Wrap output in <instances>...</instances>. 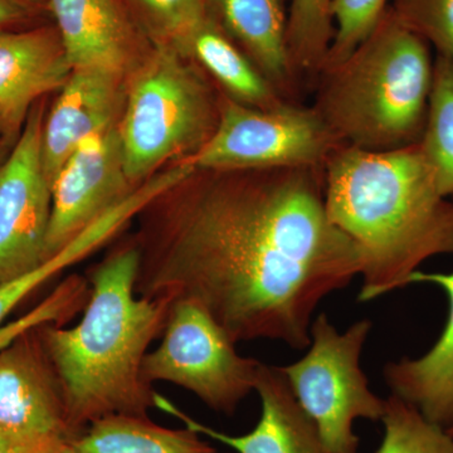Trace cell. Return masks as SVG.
<instances>
[{
    "label": "cell",
    "instance_id": "cell-1",
    "mask_svg": "<svg viewBox=\"0 0 453 453\" xmlns=\"http://www.w3.org/2000/svg\"><path fill=\"white\" fill-rule=\"evenodd\" d=\"M201 172L169 192L154 243L138 249L136 295L195 301L235 344L308 348L321 301L362 273L327 217L325 165Z\"/></svg>",
    "mask_w": 453,
    "mask_h": 453
},
{
    "label": "cell",
    "instance_id": "cell-2",
    "mask_svg": "<svg viewBox=\"0 0 453 453\" xmlns=\"http://www.w3.org/2000/svg\"><path fill=\"white\" fill-rule=\"evenodd\" d=\"M325 208L359 250L360 303L404 288L426 259L453 253V202L438 190L419 142L339 148L325 163Z\"/></svg>",
    "mask_w": 453,
    "mask_h": 453
},
{
    "label": "cell",
    "instance_id": "cell-3",
    "mask_svg": "<svg viewBox=\"0 0 453 453\" xmlns=\"http://www.w3.org/2000/svg\"><path fill=\"white\" fill-rule=\"evenodd\" d=\"M139 262L136 246L111 253L89 276L79 324L40 327L77 434L105 417H149L155 408L157 392L142 375V363L163 335L173 301L136 295Z\"/></svg>",
    "mask_w": 453,
    "mask_h": 453
},
{
    "label": "cell",
    "instance_id": "cell-4",
    "mask_svg": "<svg viewBox=\"0 0 453 453\" xmlns=\"http://www.w3.org/2000/svg\"><path fill=\"white\" fill-rule=\"evenodd\" d=\"M429 43L389 8L344 61L319 73L315 111L342 145L389 151L421 142L434 81Z\"/></svg>",
    "mask_w": 453,
    "mask_h": 453
},
{
    "label": "cell",
    "instance_id": "cell-5",
    "mask_svg": "<svg viewBox=\"0 0 453 453\" xmlns=\"http://www.w3.org/2000/svg\"><path fill=\"white\" fill-rule=\"evenodd\" d=\"M219 118L201 73L177 50H157L134 80L118 124L130 183L139 186L169 157L195 154Z\"/></svg>",
    "mask_w": 453,
    "mask_h": 453
},
{
    "label": "cell",
    "instance_id": "cell-6",
    "mask_svg": "<svg viewBox=\"0 0 453 453\" xmlns=\"http://www.w3.org/2000/svg\"><path fill=\"white\" fill-rule=\"evenodd\" d=\"M372 326L365 319L340 333L326 315L319 314L310 327L308 353L279 366L297 403L338 453H357L354 425L357 419L380 421L386 411V399L372 392L360 368Z\"/></svg>",
    "mask_w": 453,
    "mask_h": 453
},
{
    "label": "cell",
    "instance_id": "cell-7",
    "mask_svg": "<svg viewBox=\"0 0 453 453\" xmlns=\"http://www.w3.org/2000/svg\"><path fill=\"white\" fill-rule=\"evenodd\" d=\"M262 363L240 356L235 342L203 306L173 301L159 347L146 354L142 375L149 384L181 387L216 412L232 416L256 388Z\"/></svg>",
    "mask_w": 453,
    "mask_h": 453
},
{
    "label": "cell",
    "instance_id": "cell-8",
    "mask_svg": "<svg viewBox=\"0 0 453 453\" xmlns=\"http://www.w3.org/2000/svg\"><path fill=\"white\" fill-rule=\"evenodd\" d=\"M342 146L314 107L258 109L228 98L211 138L188 160L196 170L323 166Z\"/></svg>",
    "mask_w": 453,
    "mask_h": 453
},
{
    "label": "cell",
    "instance_id": "cell-9",
    "mask_svg": "<svg viewBox=\"0 0 453 453\" xmlns=\"http://www.w3.org/2000/svg\"><path fill=\"white\" fill-rule=\"evenodd\" d=\"M43 122L42 112L33 111L0 165V285L44 261L50 186L42 157Z\"/></svg>",
    "mask_w": 453,
    "mask_h": 453
},
{
    "label": "cell",
    "instance_id": "cell-10",
    "mask_svg": "<svg viewBox=\"0 0 453 453\" xmlns=\"http://www.w3.org/2000/svg\"><path fill=\"white\" fill-rule=\"evenodd\" d=\"M135 187L125 172L116 122L83 139L50 183V217L44 261L121 202Z\"/></svg>",
    "mask_w": 453,
    "mask_h": 453
},
{
    "label": "cell",
    "instance_id": "cell-11",
    "mask_svg": "<svg viewBox=\"0 0 453 453\" xmlns=\"http://www.w3.org/2000/svg\"><path fill=\"white\" fill-rule=\"evenodd\" d=\"M40 327L0 349V440L64 442L77 436Z\"/></svg>",
    "mask_w": 453,
    "mask_h": 453
},
{
    "label": "cell",
    "instance_id": "cell-12",
    "mask_svg": "<svg viewBox=\"0 0 453 453\" xmlns=\"http://www.w3.org/2000/svg\"><path fill=\"white\" fill-rule=\"evenodd\" d=\"M255 392L261 401V416L249 434L231 436L196 421L159 393L155 408L175 417L201 436L231 447L235 453H338L325 443L320 432L292 395L279 366L262 363Z\"/></svg>",
    "mask_w": 453,
    "mask_h": 453
},
{
    "label": "cell",
    "instance_id": "cell-13",
    "mask_svg": "<svg viewBox=\"0 0 453 453\" xmlns=\"http://www.w3.org/2000/svg\"><path fill=\"white\" fill-rule=\"evenodd\" d=\"M121 76L77 68L59 92L42 133V157L50 186L65 159L91 134L115 124Z\"/></svg>",
    "mask_w": 453,
    "mask_h": 453
},
{
    "label": "cell",
    "instance_id": "cell-14",
    "mask_svg": "<svg viewBox=\"0 0 453 453\" xmlns=\"http://www.w3.org/2000/svg\"><path fill=\"white\" fill-rule=\"evenodd\" d=\"M73 71L58 31H0V113L7 129L25 120L37 98L64 88Z\"/></svg>",
    "mask_w": 453,
    "mask_h": 453
},
{
    "label": "cell",
    "instance_id": "cell-15",
    "mask_svg": "<svg viewBox=\"0 0 453 453\" xmlns=\"http://www.w3.org/2000/svg\"><path fill=\"white\" fill-rule=\"evenodd\" d=\"M50 4L73 70L96 68L122 76L134 40L118 0H50Z\"/></svg>",
    "mask_w": 453,
    "mask_h": 453
},
{
    "label": "cell",
    "instance_id": "cell-16",
    "mask_svg": "<svg viewBox=\"0 0 453 453\" xmlns=\"http://www.w3.org/2000/svg\"><path fill=\"white\" fill-rule=\"evenodd\" d=\"M441 286L449 297V314L442 335L434 348L418 359L389 363L384 380L392 395L413 405L428 421L443 428L453 425V273H426L416 271L410 283Z\"/></svg>",
    "mask_w": 453,
    "mask_h": 453
},
{
    "label": "cell",
    "instance_id": "cell-17",
    "mask_svg": "<svg viewBox=\"0 0 453 453\" xmlns=\"http://www.w3.org/2000/svg\"><path fill=\"white\" fill-rule=\"evenodd\" d=\"M226 32L240 42L253 65L276 91L290 92L295 73L286 44L281 0H208Z\"/></svg>",
    "mask_w": 453,
    "mask_h": 453
},
{
    "label": "cell",
    "instance_id": "cell-18",
    "mask_svg": "<svg viewBox=\"0 0 453 453\" xmlns=\"http://www.w3.org/2000/svg\"><path fill=\"white\" fill-rule=\"evenodd\" d=\"M50 453H217L189 428L162 427L149 417L110 416L98 419Z\"/></svg>",
    "mask_w": 453,
    "mask_h": 453
},
{
    "label": "cell",
    "instance_id": "cell-19",
    "mask_svg": "<svg viewBox=\"0 0 453 453\" xmlns=\"http://www.w3.org/2000/svg\"><path fill=\"white\" fill-rule=\"evenodd\" d=\"M189 50L231 95L232 100L258 109H273L285 101L266 77L208 17L188 41Z\"/></svg>",
    "mask_w": 453,
    "mask_h": 453
},
{
    "label": "cell",
    "instance_id": "cell-20",
    "mask_svg": "<svg viewBox=\"0 0 453 453\" xmlns=\"http://www.w3.org/2000/svg\"><path fill=\"white\" fill-rule=\"evenodd\" d=\"M419 146L441 195L453 196V62L446 57L437 55L434 61L427 121Z\"/></svg>",
    "mask_w": 453,
    "mask_h": 453
},
{
    "label": "cell",
    "instance_id": "cell-21",
    "mask_svg": "<svg viewBox=\"0 0 453 453\" xmlns=\"http://www.w3.org/2000/svg\"><path fill=\"white\" fill-rule=\"evenodd\" d=\"M333 0H292L286 44L294 73H319L334 37Z\"/></svg>",
    "mask_w": 453,
    "mask_h": 453
},
{
    "label": "cell",
    "instance_id": "cell-22",
    "mask_svg": "<svg viewBox=\"0 0 453 453\" xmlns=\"http://www.w3.org/2000/svg\"><path fill=\"white\" fill-rule=\"evenodd\" d=\"M384 436L375 453H453L447 428L428 421L416 407L390 395L380 419Z\"/></svg>",
    "mask_w": 453,
    "mask_h": 453
},
{
    "label": "cell",
    "instance_id": "cell-23",
    "mask_svg": "<svg viewBox=\"0 0 453 453\" xmlns=\"http://www.w3.org/2000/svg\"><path fill=\"white\" fill-rule=\"evenodd\" d=\"M88 296V280L79 275L68 276L27 314L0 326V349L35 327L49 324L65 325L73 320L85 309Z\"/></svg>",
    "mask_w": 453,
    "mask_h": 453
},
{
    "label": "cell",
    "instance_id": "cell-24",
    "mask_svg": "<svg viewBox=\"0 0 453 453\" xmlns=\"http://www.w3.org/2000/svg\"><path fill=\"white\" fill-rule=\"evenodd\" d=\"M386 4L387 0H333L335 28L320 71L340 64L356 50L380 22Z\"/></svg>",
    "mask_w": 453,
    "mask_h": 453
},
{
    "label": "cell",
    "instance_id": "cell-25",
    "mask_svg": "<svg viewBox=\"0 0 453 453\" xmlns=\"http://www.w3.org/2000/svg\"><path fill=\"white\" fill-rule=\"evenodd\" d=\"M393 16L453 62V0H393Z\"/></svg>",
    "mask_w": 453,
    "mask_h": 453
},
{
    "label": "cell",
    "instance_id": "cell-26",
    "mask_svg": "<svg viewBox=\"0 0 453 453\" xmlns=\"http://www.w3.org/2000/svg\"><path fill=\"white\" fill-rule=\"evenodd\" d=\"M160 27L186 47L208 19V0H138Z\"/></svg>",
    "mask_w": 453,
    "mask_h": 453
},
{
    "label": "cell",
    "instance_id": "cell-27",
    "mask_svg": "<svg viewBox=\"0 0 453 453\" xmlns=\"http://www.w3.org/2000/svg\"><path fill=\"white\" fill-rule=\"evenodd\" d=\"M26 14V3L20 0H0V31L13 25Z\"/></svg>",
    "mask_w": 453,
    "mask_h": 453
},
{
    "label": "cell",
    "instance_id": "cell-28",
    "mask_svg": "<svg viewBox=\"0 0 453 453\" xmlns=\"http://www.w3.org/2000/svg\"><path fill=\"white\" fill-rule=\"evenodd\" d=\"M58 443L61 442L25 443L0 440V453H50Z\"/></svg>",
    "mask_w": 453,
    "mask_h": 453
},
{
    "label": "cell",
    "instance_id": "cell-29",
    "mask_svg": "<svg viewBox=\"0 0 453 453\" xmlns=\"http://www.w3.org/2000/svg\"><path fill=\"white\" fill-rule=\"evenodd\" d=\"M5 129H7V125H5L4 119H3L2 113H0V134Z\"/></svg>",
    "mask_w": 453,
    "mask_h": 453
},
{
    "label": "cell",
    "instance_id": "cell-30",
    "mask_svg": "<svg viewBox=\"0 0 453 453\" xmlns=\"http://www.w3.org/2000/svg\"><path fill=\"white\" fill-rule=\"evenodd\" d=\"M20 2H23V3H33V4H37V3H42L43 2V0H20Z\"/></svg>",
    "mask_w": 453,
    "mask_h": 453
},
{
    "label": "cell",
    "instance_id": "cell-31",
    "mask_svg": "<svg viewBox=\"0 0 453 453\" xmlns=\"http://www.w3.org/2000/svg\"><path fill=\"white\" fill-rule=\"evenodd\" d=\"M447 431H449V434H451V436L453 437V425L451 426V427L447 428Z\"/></svg>",
    "mask_w": 453,
    "mask_h": 453
}]
</instances>
